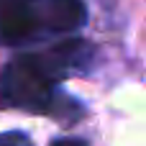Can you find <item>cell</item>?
<instances>
[{
	"instance_id": "cell-1",
	"label": "cell",
	"mask_w": 146,
	"mask_h": 146,
	"mask_svg": "<svg viewBox=\"0 0 146 146\" xmlns=\"http://www.w3.org/2000/svg\"><path fill=\"white\" fill-rule=\"evenodd\" d=\"M92 59V46L82 38L56 41L51 46L10 59L0 72V105L23 113H59V85L82 72Z\"/></svg>"
},
{
	"instance_id": "cell-2",
	"label": "cell",
	"mask_w": 146,
	"mask_h": 146,
	"mask_svg": "<svg viewBox=\"0 0 146 146\" xmlns=\"http://www.w3.org/2000/svg\"><path fill=\"white\" fill-rule=\"evenodd\" d=\"M85 15V0H0V44L23 46L69 36Z\"/></svg>"
},
{
	"instance_id": "cell-3",
	"label": "cell",
	"mask_w": 146,
	"mask_h": 146,
	"mask_svg": "<svg viewBox=\"0 0 146 146\" xmlns=\"http://www.w3.org/2000/svg\"><path fill=\"white\" fill-rule=\"evenodd\" d=\"M0 146H33L23 133H0Z\"/></svg>"
}]
</instances>
